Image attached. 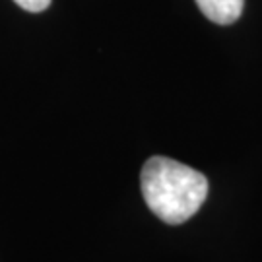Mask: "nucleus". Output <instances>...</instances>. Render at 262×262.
Listing matches in <instances>:
<instances>
[{
	"label": "nucleus",
	"mask_w": 262,
	"mask_h": 262,
	"mask_svg": "<svg viewBox=\"0 0 262 262\" xmlns=\"http://www.w3.org/2000/svg\"><path fill=\"white\" fill-rule=\"evenodd\" d=\"M140 185L148 208L171 225L190 220L208 196V179L200 171L163 156L144 163Z\"/></svg>",
	"instance_id": "obj_1"
},
{
	"label": "nucleus",
	"mask_w": 262,
	"mask_h": 262,
	"mask_svg": "<svg viewBox=\"0 0 262 262\" xmlns=\"http://www.w3.org/2000/svg\"><path fill=\"white\" fill-rule=\"evenodd\" d=\"M196 4L210 21L229 26L243 14L245 0H196Z\"/></svg>",
	"instance_id": "obj_2"
},
{
	"label": "nucleus",
	"mask_w": 262,
	"mask_h": 262,
	"mask_svg": "<svg viewBox=\"0 0 262 262\" xmlns=\"http://www.w3.org/2000/svg\"><path fill=\"white\" fill-rule=\"evenodd\" d=\"M19 8H24L26 12L31 14H39V12H45L51 6L53 0H14Z\"/></svg>",
	"instance_id": "obj_3"
}]
</instances>
